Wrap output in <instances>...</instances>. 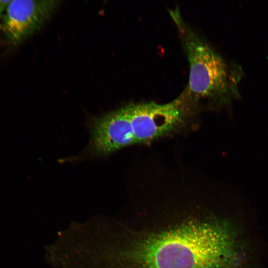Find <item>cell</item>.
Listing matches in <instances>:
<instances>
[{
  "label": "cell",
  "instance_id": "cell-2",
  "mask_svg": "<svg viewBox=\"0 0 268 268\" xmlns=\"http://www.w3.org/2000/svg\"><path fill=\"white\" fill-rule=\"evenodd\" d=\"M169 13L177 27L189 63L188 87L185 91L195 103L201 99L226 103L236 95V79L222 58L186 23L178 8Z\"/></svg>",
  "mask_w": 268,
  "mask_h": 268
},
{
  "label": "cell",
  "instance_id": "cell-3",
  "mask_svg": "<svg viewBox=\"0 0 268 268\" xmlns=\"http://www.w3.org/2000/svg\"><path fill=\"white\" fill-rule=\"evenodd\" d=\"M56 2L11 0L0 23L7 42L16 46L33 33L50 14Z\"/></svg>",
  "mask_w": 268,
  "mask_h": 268
},
{
  "label": "cell",
  "instance_id": "cell-1",
  "mask_svg": "<svg viewBox=\"0 0 268 268\" xmlns=\"http://www.w3.org/2000/svg\"><path fill=\"white\" fill-rule=\"evenodd\" d=\"M202 192L186 188V212L161 227L141 231L118 222L101 245V268H247L241 227L207 211Z\"/></svg>",
  "mask_w": 268,
  "mask_h": 268
},
{
  "label": "cell",
  "instance_id": "cell-4",
  "mask_svg": "<svg viewBox=\"0 0 268 268\" xmlns=\"http://www.w3.org/2000/svg\"><path fill=\"white\" fill-rule=\"evenodd\" d=\"M91 133L90 148L96 154L105 155L137 144L136 127L126 106L96 120Z\"/></svg>",
  "mask_w": 268,
  "mask_h": 268
},
{
  "label": "cell",
  "instance_id": "cell-5",
  "mask_svg": "<svg viewBox=\"0 0 268 268\" xmlns=\"http://www.w3.org/2000/svg\"><path fill=\"white\" fill-rule=\"evenodd\" d=\"M11 0H0V23Z\"/></svg>",
  "mask_w": 268,
  "mask_h": 268
}]
</instances>
